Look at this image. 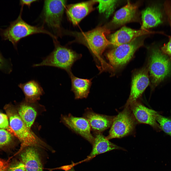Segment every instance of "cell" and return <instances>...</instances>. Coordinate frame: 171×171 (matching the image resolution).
Wrapping results in <instances>:
<instances>
[{"mask_svg": "<svg viewBox=\"0 0 171 171\" xmlns=\"http://www.w3.org/2000/svg\"><path fill=\"white\" fill-rule=\"evenodd\" d=\"M4 108L8 118L10 127L14 135L21 142V148L40 146L42 144V141L22 120L16 108L8 104Z\"/></svg>", "mask_w": 171, "mask_h": 171, "instance_id": "6da1fadb", "label": "cell"}, {"mask_svg": "<svg viewBox=\"0 0 171 171\" xmlns=\"http://www.w3.org/2000/svg\"><path fill=\"white\" fill-rule=\"evenodd\" d=\"M54 45L53 50L43 58L40 63L33 65V67L44 66L57 67L63 69L69 74L74 63L80 59L81 55L71 49L60 45L56 39H53Z\"/></svg>", "mask_w": 171, "mask_h": 171, "instance_id": "7a4b0ae2", "label": "cell"}, {"mask_svg": "<svg viewBox=\"0 0 171 171\" xmlns=\"http://www.w3.org/2000/svg\"><path fill=\"white\" fill-rule=\"evenodd\" d=\"M23 10L21 8L17 18L12 22L7 28L2 31L1 34L4 39L9 40L15 46L22 38L38 33L46 34L53 39H56L55 36L43 27L32 26L24 21L21 17Z\"/></svg>", "mask_w": 171, "mask_h": 171, "instance_id": "3957f363", "label": "cell"}, {"mask_svg": "<svg viewBox=\"0 0 171 171\" xmlns=\"http://www.w3.org/2000/svg\"><path fill=\"white\" fill-rule=\"evenodd\" d=\"M109 32L106 27L100 26L87 32L80 33L77 35L80 41L87 47L103 65L106 63L102 58V53L106 48L111 44L106 37Z\"/></svg>", "mask_w": 171, "mask_h": 171, "instance_id": "277c9868", "label": "cell"}, {"mask_svg": "<svg viewBox=\"0 0 171 171\" xmlns=\"http://www.w3.org/2000/svg\"><path fill=\"white\" fill-rule=\"evenodd\" d=\"M66 1L45 0L41 17L43 23L57 35L60 33L61 23Z\"/></svg>", "mask_w": 171, "mask_h": 171, "instance_id": "5b68a950", "label": "cell"}, {"mask_svg": "<svg viewBox=\"0 0 171 171\" xmlns=\"http://www.w3.org/2000/svg\"><path fill=\"white\" fill-rule=\"evenodd\" d=\"M142 36L116 47L107 53V58L112 67L119 68L130 60L137 50L143 45Z\"/></svg>", "mask_w": 171, "mask_h": 171, "instance_id": "8992f818", "label": "cell"}, {"mask_svg": "<svg viewBox=\"0 0 171 171\" xmlns=\"http://www.w3.org/2000/svg\"><path fill=\"white\" fill-rule=\"evenodd\" d=\"M136 121L129 107L125 106L123 111L115 116L106 138L109 140L128 135L134 129Z\"/></svg>", "mask_w": 171, "mask_h": 171, "instance_id": "52a82bcc", "label": "cell"}, {"mask_svg": "<svg viewBox=\"0 0 171 171\" xmlns=\"http://www.w3.org/2000/svg\"><path fill=\"white\" fill-rule=\"evenodd\" d=\"M149 67L152 82L155 86L162 81L171 71V63L168 58L156 49L152 52Z\"/></svg>", "mask_w": 171, "mask_h": 171, "instance_id": "ba28073f", "label": "cell"}, {"mask_svg": "<svg viewBox=\"0 0 171 171\" xmlns=\"http://www.w3.org/2000/svg\"><path fill=\"white\" fill-rule=\"evenodd\" d=\"M61 121L68 128L93 144L94 137L91 133L90 125L86 118L69 114L61 116Z\"/></svg>", "mask_w": 171, "mask_h": 171, "instance_id": "9c48e42d", "label": "cell"}, {"mask_svg": "<svg viewBox=\"0 0 171 171\" xmlns=\"http://www.w3.org/2000/svg\"><path fill=\"white\" fill-rule=\"evenodd\" d=\"M128 106L136 120L138 122L149 124L157 130H160L156 119L157 112L146 107L137 100Z\"/></svg>", "mask_w": 171, "mask_h": 171, "instance_id": "30bf717a", "label": "cell"}, {"mask_svg": "<svg viewBox=\"0 0 171 171\" xmlns=\"http://www.w3.org/2000/svg\"><path fill=\"white\" fill-rule=\"evenodd\" d=\"M149 82L146 68L142 69L134 74L132 79L130 94L125 106H128L137 100L147 86Z\"/></svg>", "mask_w": 171, "mask_h": 171, "instance_id": "8fae6325", "label": "cell"}, {"mask_svg": "<svg viewBox=\"0 0 171 171\" xmlns=\"http://www.w3.org/2000/svg\"><path fill=\"white\" fill-rule=\"evenodd\" d=\"M83 117L88 121L91 130L95 133H102L110 127L115 116L101 114L94 112L91 109L85 110Z\"/></svg>", "mask_w": 171, "mask_h": 171, "instance_id": "7c38bea8", "label": "cell"}, {"mask_svg": "<svg viewBox=\"0 0 171 171\" xmlns=\"http://www.w3.org/2000/svg\"><path fill=\"white\" fill-rule=\"evenodd\" d=\"M151 33L147 30H136L124 26L111 35L109 41L111 44L116 47Z\"/></svg>", "mask_w": 171, "mask_h": 171, "instance_id": "4fadbf2b", "label": "cell"}, {"mask_svg": "<svg viewBox=\"0 0 171 171\" xmlns=\"http://www.w3.org/2000/svg\"><path fill=\"white\" fill-rule=\"evenodd\" d=\"M95 0L89 1L70 5L67 7L66 14L69 20L76 25L94 9Z\"/></svg>", "mask_w": 171, "mask_h": 171, "instance_id": "5bb4252c", "label": "cell"}, {"mask_svg": "<svg viewBox=\"0 0 171 171\" xmlns=\"http://www.w3.org/2000/svg\"><path fill=\"white\" fill-rule=\"evenodd\" d=\"M138 6L128 1L126 4L115 13L111 23L118 26L135 20L137 16Z\"/></svg>", "mask_w": 171, "mask_h": 171, "instance_id": "9a60e30c", "label": "cell"}, {"mask_svg": "<svg viewBox=\"0 0 171 171\" xmlns=\"http://www.w3.org/2000/svg\"><path fill=\"white\" fill-rule=\"evenodd\" d=\"M20 157L26 171H43L39 154L34 147H26Z\"/></svg>", "mask_w": 171, "mask_h": 171, "instance_id": "2e32d148", "label": "cell"}, {"mask_svg": "<svg viewBox=\"0 0 171 171\" xmlns=\"http://www.w3.org/2000/svg\"><path fill=\"white\" fill-rule=\"evenodd\" d=\"M94 139L92 145L93 148L87 160L91 159L97 155L114 150H126L110 142L102 133H95Z\"/></svg>", "mask_w": 171, "mask_h": 171, "instance_id": "e0dca14e", "label": "cell"}, {"mask_svg": "<svg viewBox=\"0 0 171 171\" xmlns=\"http://www.w3.org/2000/svg\"><path fill=\"white\" fill-rule=\"evenodd\" d=\"M142 21L141 29H146L156 26L162 22V15L159 9L157 7H148L141 13Z\"/></svg>", "mask_w": 171, "mask_h": 171, "instance_id": "ac0fdd59", "label": "cell"}, {"mask_svg": "<svg viewBox=\"0 0 171 171\" xmlns=\"http://www.w3.org/2000/svg\"><path fill=\"white\" fill-rule=\"evenodd\" d=\"M18 86L24 94L25 101L28 102H36L40 99L41 96L44 93L40 84L34 80L20 83Z\"/></svg>", "mask_w": 171, "mask_h": 171, "instance_id": "d6986e66", "label": "cell"}, {"mask_svg": "<svg viewBox=\"0 0 171 171\" xmlns=\"http://www.w3.org/2000/svg\"><path fill=\"white\" fill-rule=\"evenodd\" d=\"M69 74L71 80V90L74 94L75 98H87L91 85V79L80 78L74 76L71 72Z\"/></svg>", "mask_w": 171, "mask_h": 171, "instance_id": "ffe728a7", "label": "cell"}, {"mask_svg": "<svg viewBox=\"0 0 171 171\" xmlns=\"http://www.w3.org/2000/svg\"><path fill=\"white\" fill-rule=\"evenodd\" d=\"M34 103L25 101L21 103L16 108L18 113L26 126L31 128L34 122L37 114Z\"/></svg>", "mask_w": 171, "mask_h": 171, "instance_id": "44dd1931", "label": "cell"}, {"mask_svg": "<svg viewBox=\"0 0 171 171\" xmlns=\"http://www.w3.org/2000/svg\"><path fill=\"white\" fill-rule=\"evenodd\" d=\"M99 3L98 8L99 12L104 14L106 18H108L113 13L117 0H95Z\"/></svg>", "mask_w": 171, "mask_h": 171, "instance_id": "7402d4cb", "label": "cell"}, {"mask_svg": "<svg viewBox=\"0 0 171 171\" xmlns=\"http://www.w3.org/2000/svg\"><path fill=\"white\" fill-rule=\"evenodd\" d=\"M15 137L10 131L6 129H0V148L11 144L13 142Z\"/></svg>", "mask_w": 171, "mask_h": 171, "instance_id": "603a6c76", "label": "cell"}, {"mask_svg": "<svg viewBox=\"0 0 171 171\" xmlns=\"http://www.w3.org/2000/svg\"><path fill=\"white\" fill-rule=\"evenodd\" d=\"M156 119L159 124L161 129L171 136V119L162 116L157 113Z\"/></svg>", "mask_w": 171, "mask_h": 171, "instance_id": "cb8c5ba5", "label": "cell"}, {"mask_svg": "<svg viewBox=\"0 0 171 171\" xmlns=\"http://www.w3.org/2000/svg\"><path fill=\"white\" fill-rule=\"evenodd\" d=\"M0 129H7L12 132L9 123V119L6 114L3 113L0 111Z\"/></svg>", "mask_w": 171, "mask_h": 171, "instance_id": "d4e9b609", "label": "cell"}, {"mask_svg": "<svg viewBox=\"0 0 171 171\" xmlns=\"http://www.w3.org/2000/svg\"><path fill=\"white\" fill-rule=\"evenodd\" d=\"M7 171H26L24 164L22 162H17L8 168Z\"/></svg>", "mask_w": 171, "mask_h": 171, "instance_id": "484cf974", "label": "cell"}, {"mask_svg": "<svg viewBox=\"0 0 171 171\" xmlns=\"http://www.w3.org/2000/svg\"><path fill=\"white\" fill-rule=\"evenodd\" d=\"M164 7L171 28V2L169 1H166L164 4Z\"/></svg>", "mask_w": 171, "mask_h": 171, "instance_id": "4316f807", "label": "cell"}, {"mask_svg": "<svg viewBox=\"0 0 171 171\" xmlns=\"http://www.w3.org/2000/svg\"><path fill=\"white\" fill-rule=\"evenodd\" d=\"M161 49L163 52L171 57V36L168 42L164 45Z\"/></svg>", "mask_w": 171, "mask_h": 171, "instance_id": "83f0119b", "label": "cell"}, {"mask_svg": "<svg viewBox=\"0 0 171 171\" xmlns=\"http://www.w3.org/2000/svg\"><path fill=\"white\" fill-rule=\"evenodd\" d=\"M8 165V161L0 159V171H6Z\"/></svg>", "mask_w": 171, "mask_h": 171, "instance_id": "f1b7e54d", "label": "cell"}, {"mask_svg": "<svg viewBox=\"0 0 171 171\" xmlns=\"http://www.w3.org/2000/svg\"><path fill=\"white\" fill-rule=\"evenodd\" d=\"M38 1L37 0H22L20 1V4L21 5L22 8H23V7L24 5H26L29 8L31 6V4L33 3Z\"/></svg>", "mask_w": 171, "mask_h": 171, "instance_id": "f546056e", "label": "cell"}, {"mask_svg": "<svg viewBox=\"0 0 171 171\" xmlns=\"http://www.w3.org/2000/svg\"><path fill=\"white\" fill-rule=\"evenodd\" d=\"M5 61L0 54V69L4 68L6 66Z\"/></svg>", "mask_w": 171, "mask_h": 171, "instance_id": "4dcf8cb0", "label": "cell"}, {"mask_svg": "<svg viewBox=\"0 0 171 171\" xmlns=\"http://www.w3.org/2000/svg\"><path fill=\"white\" fill-rule=\"evenodd\" d=\"M65 171H75L73 167L71 168V169L66 170Z\"/></svg>", "mask_w": 171, "mask_h": 171, "instance_id": "1f68e13d", "label": "cell"}]
</instances>
